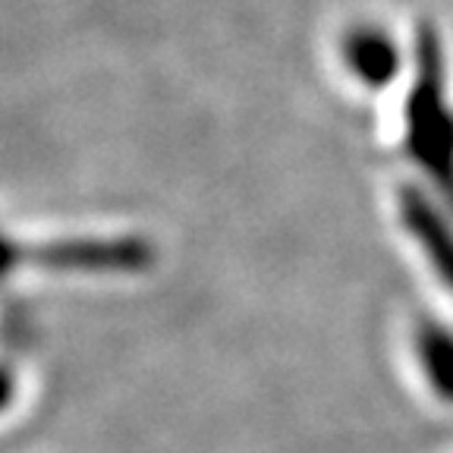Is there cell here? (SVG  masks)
Wrapping results in <instances>:
<instances>
[{
  "instance_id": "3",
  "label": "cell",
  "mask_w": 453,
  "mask_h": 453,
  "mask_svg": "<svg viewBox=\"0 0 453 453\" xmlns=\"http://www.w3.org/2000/svg\"><path fill=\"white\" fill-rule=\"evenodd\" d=\"M349 64H353V70L359 73L365 82L381 85L394 76L396 54L388 38L375 35V32H359V35L349 42Z\"/></svg>"
},
{
  "instance_id": "1",
  "label": "cell",
  "mask_w": 453,
  "mask_h": 453,
  "mask_svg": "<svg viewBox=\"0 0 453 453\" xmlns=\"http://www.w3.org/2000/svg\"><path fill=\"white\" fill-rule=\"evenodd\" d=\"M410 151L447 183L450 173V117L441 104V50L432 28L418 38V88L410 101Z\"/></svg>"
},
{
  "instance_id": "2",
  "label": "cell",
  "mask_w": 453,
  "mask_h": 453,
  "mask_svg": "<svg viewBox=\"0 0 453 453\" xmlns=\"http://www.w3.org/2000/svg\"><path fill=\"white\" fill-rule=\"evenodd\" d=\"M403 218H406V224H410L412 230L422 236L425 249H428V252H434L438 274L447 280V277H450V240H447V230H444V224L438 220V214L432 211V205H428L418 192L406 189L403 192Z\"/></svg>"
}]
</instances>
